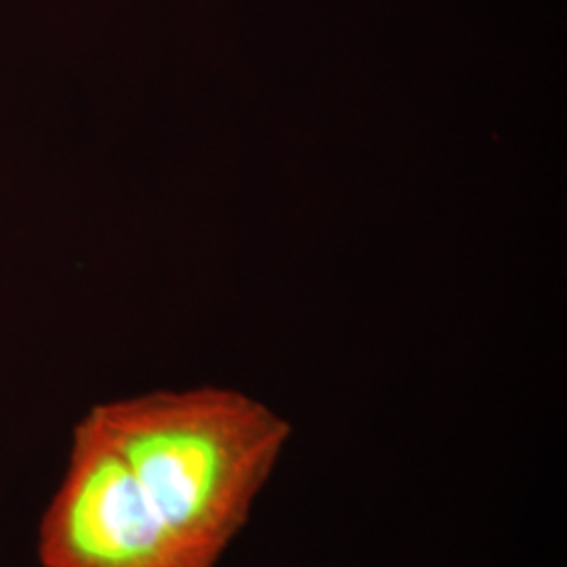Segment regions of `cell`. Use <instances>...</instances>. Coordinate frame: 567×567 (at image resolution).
Returning a JSON list of instances; mask_svg holds the SVG:
<instances>
[{
    "instance_id": "6da1fadb",
    "label": "cell",
    "mask_w": 567,
    "mask_h": 567,
    "mask_svg": "<svg viewBox=\"0 0 567 567\" xmlns=\"http://www.w3.org/2000/svg\"><path fill=\"white\" fill-rule=\"evenodd\" d=\"M84 419L203 567L219 566L243 534L292 437L269 405L224 386L103 402Z\"/></svg>"
},
{
    "instance_id": "7a4b0ae2",
    "label": "cell",
    "mask_w": 567,
    "mask_h": 567,
    "mask_svg": "<svg viewBox=\"0 0 567 567\" xmlns=\"http://www.w3.org/2000/svg\"><path fill=\"white\" fill-rule=\"evenodd\" d=\"M41 567H203L164 524L121 454L84 416L42 515Z\"/></svg>"
}]
</instances>
